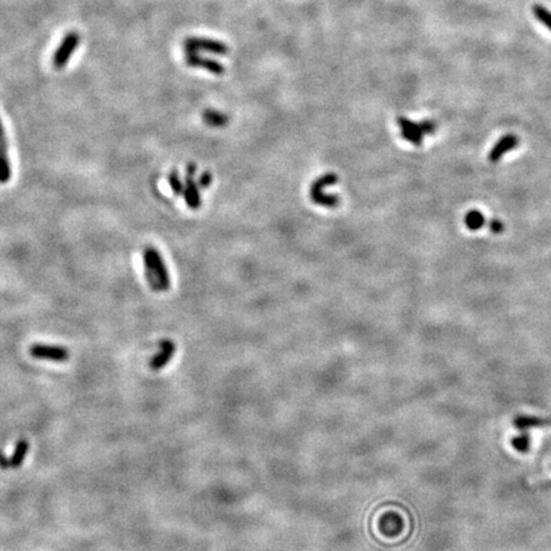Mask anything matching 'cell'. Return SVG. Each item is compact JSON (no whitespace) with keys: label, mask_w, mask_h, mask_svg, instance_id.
<instances>
[{"label":"cell","mask_w":551,"mask_h":551,"mask_svg":"<svg viewBox=\"0 0 551 551\" xmlns=\"http://www.w3.org/2000/svg\"><path fill=\"white\" fill-rule=\"evenodd\" d=\"M145 281L154 292L167 291L172 286L169 271L161 253L154 248L147 246L143 252Z\"/></svg>","instance_id":"obj_1"},{"label":"cell","mask_w":551,"mask_h":551,"mask_svg":"<svg viewBox=\"0 0 551 551\" xmlns=\"http://www.w3.org/2000/svg\"><path fill=\"white\" fill-rule=\"evenodd\" d=\"M337 181H338V176L333 172H328V174H325L323 176H320L319 179H316L310 187V198H312V200L318 206H320V207H337L340 204V197L338 196H332V194H325V189L327 187L335 185Z\"/></svg>","instance_id":"obj_2"},{"label":"cell","mask_w":551,"mask_h":551,"mask_svg":"<svg viewBox=\"0 0 551 551\" xmlns=\"http://www.w3.org/2000/svg\"><path fill=\"white\" fill-rule=\"evenodd\" d=\"M185 53H199L206 51L211 54L227 55L230 49L228 46L220 41L208 37H187L183 43Z\"/></svg>","instance_id":"obj_3"},{"label":"cell","mask_w":551,"mask_h":551,"mask_svg":"<svg viewBox=\"0 0 551 551\" xmlns=\"http://www.w3.org/2000/svg\"><path fill=\"white\" fill-rule=\"evenodd\" d=\"M80 41H81V37L74 31L64 36L60 45L58 46V49L55 51L54 58H53V64L56 69H63L64 67L68 64L69 59L72 58L74 51L80 45Z\"/></svg>","instance_id":"obj_4"},{"label":"cell","mask_w":551,"mask_h":551,"mask_svg":"<svg viewBox=\"0 0 551 551\" xmlns=\"http://www.w3.org/2000/svg\"><path fill=\"white\" fill-rule=\"evenodd\" d=\"M30 355L38 360L64 362L69 360V351L64 346L35 344L30 347Z\"/></svg>","instance_id":"obj_5"},{"label":"cell","mask_w":551,"mask_h":551,"mask_svg":"<svg viewBox=\"0 0 551 551\" xmlns=\"http://www.w3.org/2000/svg\"><path fill=\"white\" fill-rule=\"evenodd\" d=\"M196 172H197V166L194 163H189L188 167H187V178H185L184 190H183V194H181L185 199V203L188 204V207L191 208V209H198L200 207V204H202L198 185L194 180Z\"/></svg>","instance_id":"obj_6"},{"label":"cell","mask_w":551,"mask_h":551,"mask_svg":"<svg viewBox=\"0 0 551 551\" xmlns=\"http://www.w3.org/2000/svg\"><path fill=\"white\" fill-rule=\"evenodd\" d=\"M398 126L402 129V136L407 141L412 142L414 145H420L421 142V133L429 132L433 124L432 123H423V124H416L405 118L397 119Z\"/></svg>","instance_id":"obj_7"},{"label":"cell","mask_w":551,"mask_h":551,"mask_svg":"<svg viewBox=\"0 0 551 551\" xmlns=\"http://www.w3.org/2000/svg\"><path fill=\"white\" fill-rule=\"evenodd\" d=\"M28 449H30V443L26 439H21L10 457H5L3 453L0 452V469L14 470V469L21 467L27 456Z\"/></svg>","instance_id":"obj_8"},{"label":"cell","mask_w":551,"mask_h":551,"mask_svg":"<svg viewBox=\"0 0 551 551\" xmlns=\"http://www.w3.org/2000/svg\"><path fill=\"white\" fill-rule=\"evenodd\" d=\"M185 63L191 68H202L215 75H222L225 73V67L213 59L202 56L198 53H185Z\"/></svg>","instance_id":"obj_9"},{"label":"cell","mask_w":551,"mask_h":551,"mask_svg":"<svg viewBox=\"0 0 551 551\" xmlns=\"http://www.w3.org/2000/svg\"><path fill=\"white\" fill-rule=\"evenodd\" d=\"M175 351H176L175 344L170 340H163L160 342V353L154 356V359L150 362V366L154 371H161L170 362L172 356L175 355Z\"/></svg>","instance_id":"obj_10"},{"label":"cell","mask_w":551,"mask_h":551,"mask_svg":"<svg viewBox=\"0 0 551 551\" xmlns=\"http://www.w3.org/2000/svg\"><path fill=\"white\" fill-rule=\"evenodd\" d=\"M551 420L549 419H542L536 416H517L515 420V425L519 430H528L533 427H540L545 425H550Z\"/></svg>","instance_id":"obj_11"},{"label":"cell","mask_w":551,"mask_h":551,"mask_svg":"<svg viewBox=\"0 0 551 551\" xmlns=\"http://www.w3.org/2000/svg\"><path fill=\"white\" fill-rule=\"evenodd\" d=\"M203 120L209 127L221 128L226 126L228 118H227V115H225L221 111L208 108L203 113Z\"/></svg>","instance_id":"obj_12"},{"label":"cell","mask_w":551,"mask_h":551,"mask_svg":"<svg viewBox=\"0 0 551 551\" xmlns=\"http://www.w3.org/2000/svg\"><path fill=\"white\" fill-rule=\"evenodd\" d=\"M10 178H12V166L8 152H4L0 148V184H7Z\"/></svg>","instance_id":"obj_13"},{"label":"cell","mask_w":551,"mask_h":551,"mask_svg":"<svg viewBox=\"0 0 551 551\" xmlns=\"http://www.w3.org/2000/svg\"><path fill=\"white\" fill-rule=\"evenodd\" d=\"M533 14L535 17L541 22L542 25H545L546 27L549 28L551 31V12L546 10L542 5H535L533 7Z\"/></svg>","instance_id":"obj_14"},{"label":"cell","mask_w":551,"mask_h":551,"mask_svg":"<svg viewBox=\"0 0 551 551\" xmlns=\"http://www.w3.org/2000/svg\"><path fill=\"white\" fill-rule=\"evenodd\" d=\"M169 184H170V188H172L175 196H181V194H183L184 184L181 183L179 172H176V170H172V172H170V175H169Z\"/></svg>","instance_id":"obj_15"},{"label":"cell","mask_w":551,"mask_h":551,"mask_svg":"<svg viewBox=\"0 0 551 551\" xmlns=\"http://www.w3.org/2000/svg\"><path fill=\"white\" fill-rule=\"evenodd\" d=\"M513 447H515V449L518 451V452H527L528 449H530V445H531V439H530V436H528V434H522V435H518V436H515V439H513Z\"/></svg>","instance_id":"obj_16"},{"label":"cell","mask_w":551,"mask_h":551,"mask_svg":"<svg viewBox=\"0 0 551 551\" xmlns=\"http://www.w3.org/2000/svg\"><path fill=\"white\" fill-rule=\"evenodd\" d=\"M0 148L4 152H8V141H7V137H5V130H4V126L1 123V119H0Z\"/></svg>","instance_id":"obj_17"},{"label":"cell","mask_w":551,"mask_h":551,"mask_svg":"<svg viewBox=\"0 0 551 551\" xmlns=\"http://www.w3.org/2000/svg\"><path fill=\"white\" fill-rule=\"evenodd\" d=\"M211 184H212V175L209 172H203V175L199 178V187L208 188Z\"/></svg>","instance_id":"obj_18"},{"label":"cell","mask_w":551,"mask_h":551,"mask_svg":"<svg viewBox=\"0 0 551 551\" xmlns=\"http://www.w3.org/2000/svg\"><path fill=\"white\" fill-rule=\"evenodd\" d=\"M480 224H481V216H480L479 213H472L469 216V226H481Z\"/></svg>","instance_id":"obj_19"}]
</instances>
